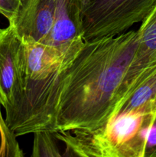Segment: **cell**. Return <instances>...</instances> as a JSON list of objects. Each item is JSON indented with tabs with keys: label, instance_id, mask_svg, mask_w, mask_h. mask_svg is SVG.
I'll return each mask as SVG.
<instances>
[{
	"label": "cell",
	"instance_id": "obj_1",
	"mask_svg": "<svg viewBox=\"0 0 156 157\" xmlns=\"http://www.w3.org/2000/svg\"><path fill=\"white\" fill-rule=\"evenodd\" d=\"M137 46L133 30L85 41L64 77L57 131L93 130L117 114Z\"/></svg>",
	"mask_w": 156,
	"mask_h": 157
},
{
	"label": "cell",
	"instance_id": "obj_2",
	"mask_svg": "<svg viewBox=\"0 0 156 157\" xmlns=\"http://www.w3.org/2000/svg\"><path fill=\"white\" fill-rule=\"evenodd\" d=\"M25 64L19 100L6 115L5 124L15 136L58 130L60 98L66 72L82 45L58 48L24 41Z\"/></svg>",
	"mask_w": 156,
	"mask_h": 157
},
{
	"label": "cell",
	"instance_id": "obj_3",
	"mask_svg": "<svg viewBox=\"0 0 156 157\" xmlns=\"http://www.w3.org/2000/svg\"><path fill=\"white\" fill-rule=\"evenodd\" d=\"M155 117L156 113L122 112L99 128L57 131L54 136L65 144L63 156L144 157L148 130Z\"/></svg>",
	"mask_w": 156,
	"mask_h": 157
},
{
	"label": "cell",
	"instance_id": "obj_4",
	"mask_svg": "<svg viewBox=\"0 0 156 157\" xmlns=\"http://www.w3.org/2000/svg\"><path fill=\"white\" fill-rule=\"evenodd\" d=\"M155 4L156 0H83L84 40L125 32L142 22Z\"/></svg>",
	"mask_w": 156,
	"mask_h": 157
},
{
	"label": "cell",
	"instance_id": "obj_5",
	"mask_svg": "<svg viewBox=\"0 0 156 157\" xmlns=\"http://www.w3.org/2000/svg\"><path fill=\"white\" fill-rule=\"evenodd\" d=\"M25 64V46L9 25L0 29V106L9 114L19 100Z\"/></svg>",
	"mask_w": 156,
	"mask_h": 157
},
{
	"label": "cell",
	"instance_id": "obj_6",
	"mask_svg": "<svg viewBox=\"0 0 156 157\" xmlns=\"http://www.w3.org/2000/svg\"><path fill=\"white\" fill-rule=\"evenodd\" d=\"M56 0H20L9 25L22 41L46 44L54 23Z\"/></svg>",
	"mask_w": 156,
	"mask_h": 157
},
{
	"label": "cell",
	"instance_id": "obj_7",
	"mask_svg": "<svg viewBox=\"0 0 156 157\" xmlns=\"http://www.w3.org/2000/svg\"><path fill=\"white\" fill-rule=\"evenodd\" d=\"M82 3L83 0H56L53 26L46 44L67 48L85 43Z\"/></svg>",
	"mask_w": 156,
	"mask_h": 157
},
{
	"label": "cell",
	"instance_id": "obj_8",
	"mask_svg": "<svg viewBox=\"0 0 156 157\" xmlns=\"http://www.w3.org/2000/svg\"><path fill=\"white\" fill-rule=\"evenodd\" d=\"M137 37V50L125 77L126 98L139 80L156 66V4L142 21Z\"/></svg>",
	"mask_w": 156,
	"mask_h": 157
},
{
	"label": "cell",
	"instance_id": "obj_9",
	"mask_svg": "<svg viewBox=\"0 0 156 157\" xmlns=\"http://www.w3.org/2000/svg\"><path fill=\"white\" fill-rule=\"evenodd\" d=\"M128 111L156 113V66L139 80L117 114Z\"/></svg>",
	"mask_w": 156,
	"mask_h": 157
},
{
	"label": "cell",
	"instance_id": "obj_10",
	"mask_svg": "<svg viewBox=\"0 0 156 157\" xmlns=\"http://www.w3.org/2000/svg\"><path fill=\"white\" fill-rule=\"evenodd\" d=\"M33 150L32 156H61L57 145V138L54 133L48 131H41L34 133Z\"/></svg>",
	"mask_w": 156,
	"mask_h": 157
},
{
	"label": "cell",
	"instance_id": "obj_11",
	"mask_svg": "<svg viewBox=\"0 0 156 157\" xmlns=\"http://www.w3.org/2000/svg\"><path fill=\"white\" fill-rule=\"evenodd\" d=\"M144 157H156V117L148 130Z\"/></svg>",
	"mask_w": 156,
	"mask_h": 157
},
{
	"label": "cell",
	"instance_id": "obj_12",
	"mask_svg": "<svg viewBox=\"0 0 156 157\" xmlns=\"http://www.w3.org/2000/svg\"><path fill=\"white\" fill-rule=\"evenodd\" d=\"M20 0H0V14L11 21L19 6Z\"/></svg>",
	"mask_w": 156,
	"mask_h": 157
}]
</instances>
